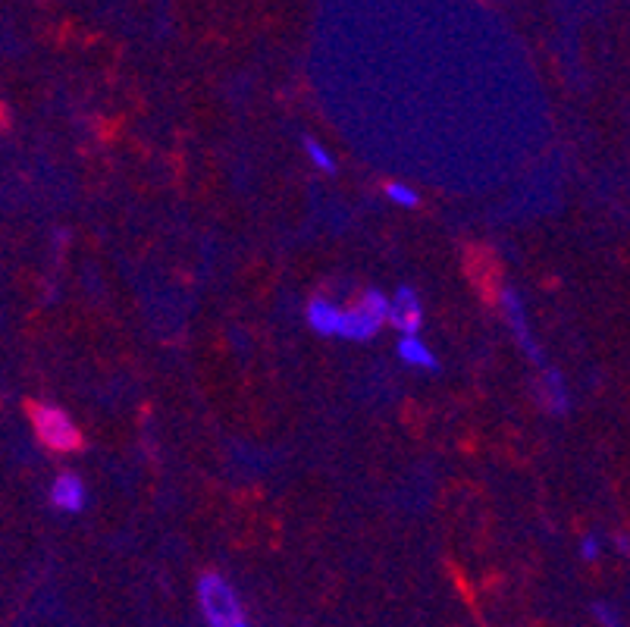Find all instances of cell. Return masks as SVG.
I'll return each instance as SVG.
<instances>
[{
  "label": "cell",
  "mask_w": 630,
  "mask_h": 627,
  "mask_svg": "<svg viewBox=\"0 0 630 627\" xmlns=\"http://www.w3.org/2000/svg\"><path fill=\"white\" fill-rule=\"evenodd\" d=\"M402 336H417L420 323H424V308H420V298L411 286H402L389 301V317H386Z\"/></svg>",
  "instance_id": "6"
},
{
  "label": "cell",
  "mask_w": 630,
  "mask_h": 627,
  "mask_svg": "<svg viewBox=\"0 0 630 627\" xmlns=\"http://www.w3.org/2000/svg\"><path fill=\"white\" fill-rule=\"evenodd\" d=\"M305 151H308V157L314 160V167L317 170H323V173H336V164H333V157L326 154L314 138H305Z\"/></svg>",
  "instance_id": "12"
},
{
  "label": "cell",
  "mask_w": 630,
  "mask_h": 627,
  "mask_svg": "<svg viewBox=\"0 0 630 627\" xmlns=\"http://www.w3.org/2000/svg\"><path fill=\"white\" fill-rule=\"evenodd\" d=\"M399 358L408 361L411 367H424V370H436L439 367L436 355L417 336H402L399 339Z\"/></svg>",
  "instance_id": "10"
},
{
  "label": "cell",
  "mask_w": 630,
  "mask_h": 627,
  "mask_svg": "<svg viewBox=\"0 0 630 627\" xmlns=\"http://www.w3.org/2000/svg\"><path fill=\"white\" fill-rule=\"evenodd\" d=\"M499 301H502V311H505V320H508L511 333H515V342L524 348V352L536 364H543V352L533 345V336H530V327H527V314H524V301H521L518 289H502L499 292Z\"/></svg>",
  "instance_id": "5"
},
{
  "label": "cell",
  "mask_w": 630,
  "mask_h": 627,
  "mask_svg": "<svg viewBox=\"0 0 630 627\" xmlns=\"http://www.w3.org/2000/svg\"><path fill=\"white\" fill-rule=\"evenodd\" d=\"M29 417L38 439L54 452H79L85 446L82 430L69 421V414L48 402H29Z\"/></svg>",
  "instance_id": "3"
},
{
  "label": "cell",
  "mask_w": 630,
  "mask_h": 627,
  "mask_svg": "<svg viewBox=\"0 0 630 627\" xmlns=\"http://www.w3.org/2000/svg\"><path fill=\"white\" fill-rule=\"evenodd\" d=\"M540 402L552 411V414H558L562 417L568 408H571V402H568V386H565V377L558 374L555 367H546V374H543V383H540Z\"/></svg>",
  "instance_id": "9"
},
{
  "label": "cell",
  "mask_w": 630,
  "mask_h": 627,
  "mask_svg": "<svg viewBox=\"0 0 630 627\" xmlns=\"http://www.w3.org/2000/svg\"><path fill=\"white\" fill-rule=\"evenodd\" d=\"M386 317H389V298L380 289H367L352 305L342 308L339 336L352 342H367L383 330Z\"/></svg>",
  "instance_id": "2"
},
{
  "label": "cell",
  "mask_w": 630,
  "mask_h": 627,
  "mask_svg": "<svg viewBox=\"0 0 630 627\" xmlns=\"http://www.w3.org/2000/svg\"><path fill=\"white\" fill-rule=\"evenodd\" d=\"M464 273H468V280L480 289L486 301H493L502 292V264L496 251L483 245H468V251H464Z\"/></svg>",
  "instance_id": "4"
},
{
  "label": "cell",
  "mask_w": 630,
  "mask_h": 627,
  "mask_svg": "<svg viewBox=\"0 0 630 627\" xmlns=\"http://www.w3.org/2000/svg\"><path fill=\"white\" fill-rule=\"evenodd\" d=\"M593 615L605 624V627H621V621H618V615L609 609V606H602V602H593Z\"/></svg>",
  "instance_id": "13"
},
{
  "label": "cell",
  "mask_w": 630,
  "mask_h": 627,
  "mask_svg": "<svg viewBox=\"0 0 630 627\" xmlns=\"http://www.w3.org/2000/svg\"><path fill=\"white\" fill-rule=\"evenodd\" d=\"M339 320H342V308L333 305L330 298H311L308 301V323L311 330L320 336H339Z\"/></svg>",
  "instance_id": "8"
},
{
  "label": "cell",
  "mask_w": 630,
  "mask_h": 627,
  "mask_svg": "<svg viewBox=\"0 0 630 627\" xmlns=\"http://www.w3.org/2000/svg\"><path fill=\"white\" fill-rule=\"evenodd\" d=\"M386 198L395 201L399 207H417V204H420L417 192L408 189V185H402V182H389V185H386Z\"/></svg>",
  "instance_id": "11"
},
{
  "label": "cell",
  "mask_w": 630,
  "mask_h": 627,
  "mask_svg": "<svg viewBox=\"0 0 630 627\" xmlns=\"http://www.w3.org/2000/svg\"><path fill=\"white\" fill-rule=\"evenodd\" d=\"M198 602H201V612L210 627H248L242 602H239L236 590L229 587L226 577L207 571L198 580Z\"/></svg>",
  "instance_id": "1"
},
{
  "label": "cell",
  "mask_w": 630,
  "mask_h": 627,
  "mask_svg": "<svg viewBox=\"0 0 630 627\" xmlns=\"http://www.w3.org/2000/svg\"><path fill=\"white\" fill-rule=\"evenodd\" d=\"M580 555H583V559H587V562H596V559H599V540L593 537V533H590V537H583Z\"/></svg>",
  "instance_id": "14"
},
{
  "label": "cell",
  "mask_w": 630,
  "mask_h": 627,
  "mask_svg": "<svg viewBox=\"0 0 630 627\" xmlns=\"http://www.w3.org/2000/svg\"><path fill=\"white\" fill-rule=\"evenodd\" d=\"M51 502L54 508L66 515H79L85 508V483L79 474H60L51 486Z\"/></svg>",
  "instance_id": "7"
}]
</instances>
